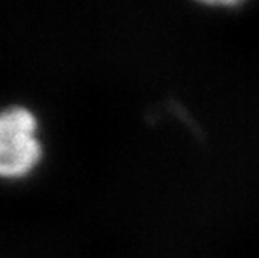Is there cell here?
<instances>
[{
	"mask_svg": "<svg viewBox=\"0 0 259 258\" xmlns=\"http://www.w3.org/2000/svg\"><path fill=\"white\" fill-rule=\"evenodd\" d=\"M34 114L24 107L0 113V178H22L37 166L42 148Z\"/></svg>",
	"mask_w": 259,
	"mask_h": 258,
	"instance_id": "6da1fadb",
	"label": "cell"
},
{
	"mask_svg": "<svg viewBox=\"0 0 259 258\" xmlns=\"http://www.w3.org/2000/svg\"><path fill=\"white\" fill-rule=\"evenodd\" d=\"M201 4L206 5H221V7H233V5L241 4L242 0H197Z\"/></svg>",
	"mask_w": 259,
	"mask_h": 258,
	"instance_id": "7a4b0ae2",
	"label": "cell"
}]
</instances>
